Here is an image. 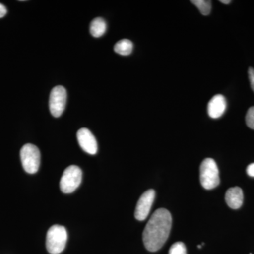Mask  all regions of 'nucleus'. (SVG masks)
Returning a JSON list of instances; mask_svg holds the SVG:
<instances>
[{"instance_id":"nucleus-18","label":"nucleus","mask_w":254,"mask_h":254,"mask_svg":"<svg viewBox=\"0 0 254 254\" xmlns=\"http://www.w3.org/2000/svg\"><path fill=\"white\" fill-rule=\"evenodd\" d=\"M7 13V9L6 6L0 3V18L4 17Z\"/></svg>"},{"instance_id":"nucleus-7","label":"nucleus","mask_w":254,"mask_h":254,"mask_svg":"<svg viewBox=\"0 0 254 254\" xmlns=\"http://www.w3.org/2000/svg\"><path fill=\"white\" fill-rule=\"evenodd\" d=\"M155 197V191L153 190H146L141 195L135 210L134 215L136 220L143 221L147 218L154 202Z\"/></svg>"},{"instance_id":"nucleus-4","label":"nucleus","mask_w":254,"mask_h":254,"mask_svg":"<svg viewBox=\"0 0 254 254\" xmlns=\"http://www.w3.org/2000/svg\"><path fill=\"white\" fill-rule=\"evenodd\" d=\"M20 156L23 168L26 173L35 174L38 171L41 164V153L36 145L31 143L23 145Z\"/></svg>"},{"instance_id":"nucleus-15","label":"nucleus","mask_w":254,"mask_h":254,"mask_svg":"<svg viewBox=\"0 0 254 254\" xmlns=\"http://www.w3.org/2000/svg\"><path fill=\"white\" fill-rule=\"evenodd\" d=\"M246 123L249 128L254 130V107H252L247 111L246 115Z\"/></svg>"},{"instance_id":"nucleus-5","label":"nucleus","mask_w":254,"mask_h":254,"mask_svg":"<svg viewBox=\"0 0 254 254\" xmlns=\"http://www.w3.org/2000/svg\"><path fill=\"white\" fill-rule=\"evenodd\" d=\"M82 171L79 167L71 165L64 171L60 180V189L64 193H71L81 185Z\"/></svg>"},{"instance_id":"nucleus-17","label":"nucleus","mask_w":254,"mask_h":254,"mask_svg":"<svg viewBox=\"0 0 254 254\" xmlns=\"http://www.w3.org/2000/svg\"><path fill=\"white\" fill-rule=\"evenodd\" d=\"M247 173L249 176L254 177V163L250 164L247 168Z\"/></svg>"},{"instance_id":"nucleus-16","label":"nucleus","mask_w":254,"mask_h":254,"mask_svg":"<svg viewBox=\"0 0 254 254\" xmlns=\"http://www.w3.org/2000/svg\"><path fill=\"white\" fill-rule=\"evenodd\" d=\"M249 78H250L251 87L254 92V68L250 67L249 68Z\"/></svg>"},{"instance_id":"nucleus-1","label":"nucleus","mask_w":254,"mask_h":254,"mask_svg":"<svg viewBox=\"0 0 254 254\" xmlns=\"http://www.w3.org/2000/svg\"><path fill=\"white\" fill-rule=\"evenodd\" d=\"M172 222L171 214L168 210H155L143 233V244L147 250L155 252L162 248L170 235Z\"/></svg>"},{"instance_id":"nucleus-14","label":"nucleus","mask_w":254,"mask_h":254,"mask_svg":"<svg viewBox=\"0 0 254 254\" xmlns=\"http://www.w3.org/2000/svg\"><path fill=\"white\" fill-rule=\"evenodd\" d=\"M169 254H187L186 246L183 242H176L169 250Z\"/></svg>"},{"instance_id":"nucleus-9","label":"nucleus","mask_w":254,"mask_h":254,"mask_svg":"<svg viewBox=\"0 0 254 254\" xmlns=\"http://www.w3.org/2000/svg\"><path fill=\"white\" fill-rule=\"evenodd\" d=\"M226 108L227 102L225 97L220 94L215 95L208 103V115L211 118L218 119L225 113Z\"/></svg>"},{"instance_id":"nucleus-19","label":"nucleus","mask_w":254,"mask_h":254,"mask_svg":"<svg viewBox=\"0 0 254 254\" xmlns=\"http://www.w3.org/2000/svg\"><path fill=\"white\" fill-rule=\"evenodd\" d=\"M220 2L222 3V4H230V2H231V1L230 0H221V1H220Z\"/></svg>"},{"instance_id":"nucleus-13","label":"nucleus","mask_w":254,"mask_h":254,"mask_svg":"<svg viewBox=\"0 0 254 254\" xmlns=\"http://www.w3.org/2000/svg\"><path fill=\"white\" fill-rule=\"evenodd\" d=\"M192 4L195 5L200 12L204 16H207L210 13L211 11L212 1H208V0H193L190 1Z\"/></svg>"},{"instance_id":"nucleus-11","label":"nucleus","mask_w":254,"mask_h":254,"mask_svg":"<svg viewBox=\"0 0 254 254\" xmlns=\"http://www.w3.org/2000/svg\"><path fill=\"white\" fill-rule=\"evenodd\" d=\"M107 30L106 22L103 18H96L93 20L90 26V32L95 38H100L105 34Z\"/></svg>"},{"instance_id":"nucleus-12","label":"nucleus","mask_w":254,"mask_h":254,"mask_svg":"<svg viewBox=\"0 0 254 254\" xmlns=\"http://www.w3.org/2000/svg\"><path fill=\"white\" fill-rule=\"evenodd\" d=\"M114 50L119 55L127 56L131 54L133 50V43L129 40L123 39L118 41L114 47Z\"/></svg>"},{"instance_id":"nucleus-6","label":"nucleus","mask_w":254,"mask_h":254,"mask_svg":"<svg viewBox=\"0 0 254 254\" xmlns=\"http://www.w3.org/2000/svg\"><path fill=\"white\" fill-rule=\"evenodd\" d=\"M67 98L66 89L63 86L55 87L50 95L49 107L50 113L55 118H59L65 109Z\"/></svg>"},{"instance_id":"nucleus-10","label":"nucleus","mask_w":254,"mask_h":254,"mask_svg":"<svg viewBox=\"0 0 254 254\" xmlns=\"http://www.w3.org/2000/svg\"><path fill=\"white\" fill-rule=\"evenodd\" d=\"M227 204L232 209H238L243 204L244 194L240 187H232L227 190L225 194Z\"/></svg>"},{"instance_id":"nucleus-8","label":"nucleus","mask_w":254,"mask_h":254,"mask_svg":"<svg viewBox=\"0 0 254 254\" xmlns=\"http://www.w3.org/2000/svg\"><path fill=\"white\" fill-rule=\"evenodd\" d=\"M77 139L83 150L90 155H95L98 152V143L93 133L86 128H82L77 132Z\"/></svg>"},{"instance_id":"nucleus-3","label":"nucleus","mask_w":254,"mask_h":254,"mask_svg":"<svg viewBox=\"0 0 254 254\" xmlns=\"http://www.w3.org/2000/svg\"><path fill=\"white\" fill-rule=\"evenodd\" d=\"M200 181L205 190H213L220 184L218 165L212 158H206L200 167Z\"/></svg>"},{"instance_id":"nucleus-2","label":"nucleus","mask_w":254,"mask_h":254,"mask_svg":"<svg viewBox=\"0 0 254 254\" xmlns=\"http://www.w3.org/2000/svg\"><path fill=\"white\" fill-rule=\"evenodd\" d=\"M68 235L66 228L62 225H55L47 233L46 248L51 254H59L66 247Z\"/></svg>"}]
</instances>
